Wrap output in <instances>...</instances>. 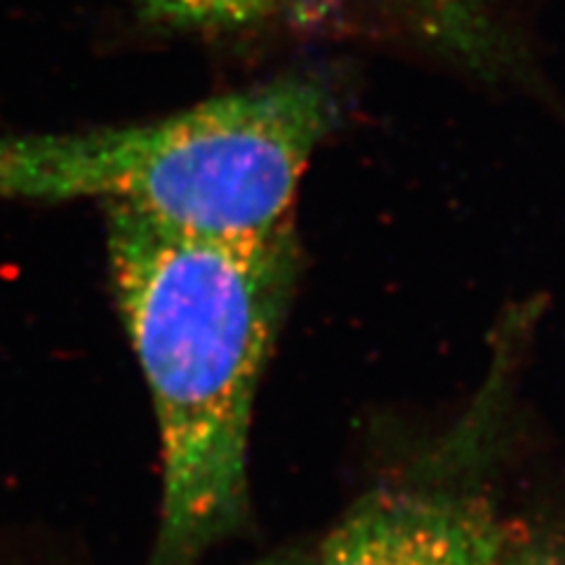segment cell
Segmentation results:
<instances>
[{
  "label": "cell",
  "mask_w": 565,
  "mask_h": 565,
  "mask_svg": "<svg viewBox=\"0 0 565 565\" xmlns=\"http://www.w3.org/2000/svg\"><path fill=\"white\" fill-rule=\"evenodd\" d=\"M104 207L116 305L161 431L153 565H189L243 516L253 405L297 276L295 228L205 236Z\"/></svg>",
  "instance_id": "cell-1"
},
{
  "label": "cell",
  "mask_w": 565,
  "mask_h": 565,
  "mask_svg": "<svg viewBox=\"0 0 565 565\" xmlns=\"http://www.w3.org/2000/svg\"><path fill=\"white\" fill-rule=\"evenodd\" d=\"M323 83L286 78L132 126L0 137V201L97 199L184 232L255 236L292 222L334 120Z\"/></svg>",
  "instance_id": "cell-2"
},
{
  "label": "cell",
  "mask_w": 565,
  "mask_h": 565,
  "mask_svg": "<svg viewBox=\"0 0 565 565\" xmlns=\"http://www.w3.org/2000/svg\"><path fill=\"white\" fill-rule=\"evenodd\" d=\"M507 535L476 500L375 494L332 530L321 565H494Z\"/></svg>",
  "instance_id": "cell-3"
},
{
  "label": "cell",
  "mask_w": 565,
  "mask_h": 565,
  "mask_svg": "<svg viewBox=\"0 0 565 565\" xmlns=\"http://www.w3.org/2000/svg\"><path fill=\"white\" fill-rule=\"evenodd\" d=\"M375 0H139V6L172 26L199 31H245L282 22H313ZM417 20L444 29L452 45H473L479 0H405Z\"/></svg>",
  "instance_id": "cell-4"
},
{
  "label": "cell",
  "mask_w": 565,
  "mask_h": 565,
  "mask_svg": "<svg viewBox=\"0 0 565 565\" xmlns=\"http://www.w3.org/2000/svg\"><path fill=\"white\" fill-rule=\"evenodd\" d=\"M494 565H565V558L550 552L546 546L511 544L507 537Z\"/></svg>",
  "instance_id": "cell-5"
},
{
  "label": "cell",
  "mask_w": 565,
  "mask_h": 565,
  "mask_svg": "<svg viewBox=\"0 0 565 565\" xmlns=\"http://www.w3.org/2000/svg\"><path fill=\"white\" fill-rule=\"evenodd\" d=\"M259 565H299V563H295V561H267V563H259Z\"/></svg>",
  "instance_id": "cell-6"
}]
</instances>
